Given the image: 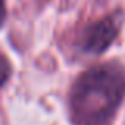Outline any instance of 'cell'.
Listing matches in <instances>:
<instances>
[{
  "instance_id": "277c9868",
  "label": "cell",
  "mask_w": 125,
  "mask_h": 125,
  "mask_svg": "<svg viewBox=\"0 0 125 125\" xmlns=\"http://www.w3.org/2000/svg\"><path fill=\"white\" fill-rule=\"evenodd\" d=\"M5 18H6V8H5V2H3V0H0V25L3 24Z\"/></svg>"
},
{
  "instance_id": "7a4b0ae2",
  "label": "cell",
  "mask_w": 125,
  "mask_h": 125,
  "mask_svg": "<svg viewBox=\"0 0 125 125\" xmlns=\"http://www.w3.org/2000/svg\"><path fill=\"white\" fill-rule=\"evenodd\" d=\"M120 22L114 16L101 19L85 29L83 35V49L90 54H101L111 46L119 33Z\"/></svg>"
},
{
  "instance_id": "6da1fadb",
  "label": "cell",
  "mask_w": 125,
  "mask_h": 125,
  "mask_svg": "<svg viewBox=\"0 0 125 125\" xmlns=\"http://www.w3.org/2000/svg\"><path fill=\"white\" fill-rule=\"evenodd\" d=\"M125 97V73L117 65L84 71L71 89V111L78 125H109Z\"/></svg>"
},
{
  "instance_id": "3957f363",
  "label": "cell",
  "mask_w": 125,
  "mask_h": 125,
  "mask_svg": "<svg viewBox=\"0 0 125 125\" xmlns=\"http://www.w3.org/2000/svg\"><path fill=\"white\" fill-rule=\"evenodd\" d=\"M8 78H10V65L6 62V59L3 55H0V87L6 83Z\"/></svg>"
}]
</instances>
